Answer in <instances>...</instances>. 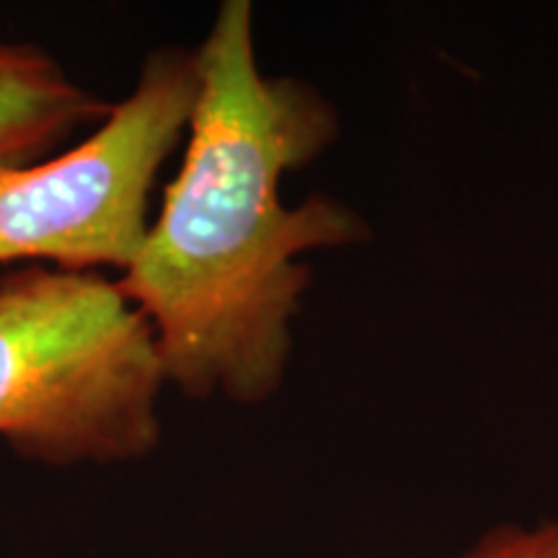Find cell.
<instances>
[{
	"instance_id": "cell-2",
	"label": "cell",
	"mask_w": 558,
	"mask_h": 558,
	"mask_svg": "<svg viewBox=\"0 0 558 558\" xmlns=\"http://www.w3.org/2000/svg\"><path fill=\"white\" fill-rule=\"evenodd\" d=\"M156 331L99 271L0 279V437L34 463H128L158 448Z\"/></svg>"
},
{
	"instance_id": "cell-4",
	"label": "cell",
	"mask_w": 558,
	"mask_h": 558,
	"mask_svg": "<svg viewBox=\"0 0 558 558\" xmlns=\"http://www.w3.org/2000/svg\"><path fill=\"white\" fill-rule=\"evenodd\" d=\"M111 107L41 47L0 41V171L47 160L75 130L107 120Z\"/></svg>"
},
{
	"instance_id": "cell-3",
	"label": "cell",
	"mask_w": 558,
	"mask_h": 558,
	"mask_svg": "<svg viewBox=\"0 0 558 558\" xmlns=\"http://www.w3.org/2000/svg\"><path fill=\"white\" fill-rule=\"evenodd\" d=\"M197 99V52L158 47L128 99L88 140L26 169L0 171V264L128 269L150 230L153 184L190 135Z\"/></svg>"
},
{
	"instance_id": "cell-5",
	"label": "cell",
	"mask_w": 558,
	"mask_h": 558,
	"mask_svg": "<svg viewBox=\"0 0 558 558\" xmlns=\"http://www.w3.org/2000/svg\"><path fill=\"white\" fill-rule=\"evenodd\" d=\"M452 558H558V520L492 527Z\"/></svg>"
},
{
	"instance_id": "cell-1",
	"label": "cell",
	"mask_w": 558,
	"mask_h": 558,
	"mask_svg": "<svg viewBox=\"0 0 558 558\" xmlns=\"http://www.w3.org/2000/svg\"><path fill=\"white\" fill-rule=\"evenodd\" d=\"M199 99L184 163L117 288L150 320L166 383L190 399L259 407L282 388L313 271L305 254L367 241L344 202L279 197L284 173L339 135L311 83L262 73L254 9L226 0L197 47Z\"/></svg>"
}]
</instances>
